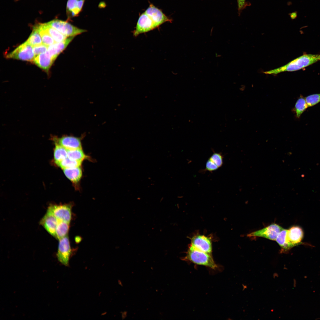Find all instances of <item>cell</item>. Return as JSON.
I'll return each mask as SVG.
<instances>
[{
	"label": "cell",
	"instance_id": "cell-29",
	"mask_svg": "<svg viewBox=\"0 0 320 320\" xmlns=\"http://www.w3.org/2000/svg\"><path fill=\"white\" fill-rule=\"evenodd\" d=\"M48 46L43 43L33 47V49L34 55L36 56L37 55L46 52L48 49Z\"/></svg>",
	"mask_w": 320,
	"mask_h": 320
},
{
	"label": "cell",
	"instance_id": "cell-7",
	"mask_svg": "<svg viewBox=\"0 0 320 320\" xmlns=\"http://www.w3.org/2000/svg\"><path fill=\"white\" fill-rule=\"evenodd\" d=\"M283 228L279 225L272 223L261 229L251 232L247 236L262 237L269 240L276 241L278 234Z\"/></svg>",
	"mask_w": 320,
	"mask_h": 320
},
{
	"label": "cell",
	"instance_id": "cell-20",
	"mask_svg": "<svg viewBox=\"0 0 320 320\" xmlns=\"http://www.w3.org/2000/svg\"><path fill=\"white\" fill-rule=\"evenodd\" d=\"M43 28L49 34L55 42L62 41L67 37L58 31L47 24V23L41 24Z\"/></svg>",
	"mask_w": 320,
	"mask_h": 320
},
{
	"label": "cell",
	"instance_id": "cell-9",
	"mask_svg": "<svg viewBox=\"0 0 320 320\" xmlns=\"http://www.w3.org/2000/svg\"><path fill=\"white\" fill-rule=\"evenodd\" d=\"M145 12L152 20L156 28L165 22L171 21L161 10L152 4H150Z\"/></svg>",
	"mask_w": 320,
	"mask_h": 320
},
{
	"label": "cell",
	"instance_id": "cell-1",
	"mask_svg": "<svg viewBox=\"0 0 320 320\" xmlns=\"http://www.w3.org/2000/svg\"><path fill=\"white\" fill-rule=\"evenodd\" d=\"M320 61V54H305L295 59L286 65L264 72L266 74H276L285 71H298Z\"/></svg>",
	"mask_w": 320,
	"mask_h": 320
},
{
	"label": "cell",
	"instance_id": "cell-8",
	"mask_svg": "<svg viewBox=\"0 0 320 320\" xmlns=\"http://www.w3.org/2000/svg\"><path fill=\"white\" fill-rule=\"evenodd\" d=\"M156 28L151 18L144 12L139 16L133 33L135 36Z\"/></svg>",
	"mask_w": 320,
	"mask_h": 320
},
{
	"label": "cell",
	"instance_id": "cell-4",
	"mask_svg": "<svg viewBox=\"0 0 320 320\" xmlns=\"http://www.w3.org/2000/svg\"><path fill=\"white\" fill-rule=\"evenodd\" d=\"M7 58L33 61L35 57L33 46L26 41L7 55Z\"/></svg>",
	"mask_w": 320,
	"mask_h": 320
},
{
	"label": "cell",
	"instance_id": "cell-24",
	"mask_svg": "<svg viewBox=\"0 0 320 320\" xmlns=\"http://www.w3.org/2000/svg\"><path fill=\"white\" fill-rule=\"evenodd\" d=\"M27 41L33 47L43 44L36 25L33 27V31Z\"/></svg>",
	"mask_w": 320,
	"mask_h": 320
},
{
	"label": "cell",
	"instance_id": "cell-26",
	"mask_svg": "<svg viewBox=\"0 0 320 320\" xmlns=\"http://www.w3.org/2000/svg\"><path fill=\"white\" fill-rule=\"evenodd\" d=\"M36 26L43 44L49 46L56 43L52 37L43 28L41 24Z\"/></svg>",
	"mask_w": 320,
	"mask_h": 320
},
{
	"label": "cell",
	"instance_id": "cell-16",
	"mask_svg": "<svg viewBox=\"0 0 320 320\" xmlns=\"http://www.w3.org/2000/svg\"><path fill=\"white\" fill-rule=\"evenodd\" d=\"M55 60L47 51L36 56L33 62L40 68L48 71Z\"/></svg>",
	"mask_w": 320,
	"mask_h": 320
},
{
	"label": "cell",
	"instance_id": "cell-10",
	"mask_svg": "<svg viewBox=\"0 0 320 320\" xmlns=\"http://www.w3.org/2000/svg\"><path fill=\"white\" fill-rule=\"evenodd\" d=\"M303 236V231L299 227L294 226L287 230L286 239L288 250L298 244Z\"/></svg>",
	"mask_w": 320,
	"mask_h": 320
},
{
	"label": "cell",
	"instance_id": "cell-28",
	"mask_svg": "<svg viewBox=\"0 0 320 320\" xmlns=\"http://www.w3.org/2000/svg\"><path fill=\"white\" fill-rule=\"evenodd\" d=\"M305 99L308 107H312L320 102V93L309 95Z\"/></svg>",
	"mask_w": 320,
	"mask_h": 320
},
{
	"label": "cell",
	"instance_id": "cell-19",
	"mask_svg": "<svg viewBox=\"0 0 320 320\" xmlns=\"http://www.w3.org/2000/svg\"><path fill=\"white\" fill-rule=\"evenodd\" d=\"M70 227V223L58 220L56 229L55 238L60 239L67 236Z\"/></svg>",
	"mask_w": 320,
	"mask_h": 320
},
{
	"label": "cell",
	"instance_id": "cell-12",
	"mask_svg": "<svg viewBox=\"0 0 320 320\" xmlns=\"http://www.w3.org/2000/svg\"><path fill=\"white\" fill-rule=\"evenodd\" d=\"M57 223V219L52 214L47 211L40 220L39 224L47 232L55 238L56 229Z\"/></svg>",
	"mask_w": 320,
	"mask_h": 320
},
{
	"label": "cell",
	"instance_id": "cell-22",
	"mask_svg": "<svg viewBox=\"0 0 320 320\" xmlns=\"http://www.w3.org/2000/svg\"><path fill=\"white\" fill-rule=\"evenodd\" d=\"M308 107L305 98L300 95L296 102L293 109L296 113V117L299 118Z\"/></svg>",
	"mask_w": 320,
	"mask_h": 320
},
{
	"label": "cell",
	"instance_id": "cell-25",
	"mask_svg": "<svg viewBox=\"0 0 320 320\" xmlns=\"http://www.w3.org/2000/svg\"><path fill=\"white\" fill-rule=\"evenodd\" d=\"M81 163V161L72 160L67 157L55 163L63 169L80 167Z\"/></svg>",
	"mask_w": 320,
	"mask_h": 320
},
{
	"label": "cell",
	"instance_id": "cell-27",
	"mask_svg": "<svg viewBox=\"0 0 320 320\" xmlns=\"http://www.w3.org/2000/svg\"><path fill=\"white\" fill-rule=\"evenodd\" d=\"M287 231V230L283 228L278 234L276 240L281 247V253H285L288 250L286 239Z\"/></svg>",
	"mask_w": 320,
	"mask_h": 320
},
{
	"label": "cell",
	"instance_id": "cell-13",
	"mask_svg": "<svg viewBox=\"0 0 320 320\" xmlns=\"http://www.w3.org/2000/svg\"><path fill=\"white\" fill-rule=\"evenodd\" d=\"M86 0H68L66 12L67 20L77 16L81 11Z\"/></svg>",
	"mask_w": 320,
	"mask_h": 320
},
{
	"label": "cell",
	"instance_id": "cell-5",
	"mask_svg": "<svg viewBox=\"0 0 320 320\" xmlns=\"http://www.w3.org/2000/svg\"><path fill=\"white\" fill-rule=\"evenodd\" d=\"M56 256L58 261L66 266H69V261L72 254L68 235L60 239Z\"/></svg>",
	"mask_w": 320,
	"mask_h": 320
},
{
	"label": "cell",
	"instance_id": "cell-15",
	"mask_svg": "<svg viewBox=\"0 0 320 320\" xmlns=\"http://www.w3.org/2000/svg\"><path fill=\"white\" fill-rule=\"evenodd\" d=\"M74 37H68L62 41L56 42L49 46L47 51L55 60L58 56L67 47Z\"/></svg>",
	"mask_w": 320,
	"mask_h": 320
},
{
	"label": "cell",
	"instance_id": "cell-18",
	"mask_svg": "<svg viewBox=\"0 0 320 320\" xmlns=\"http://www.w3.org/2000/svg\"><path fill=\"white\" fill-rule=\"evenodd\" d=\"M64 173L66 177L72 182L78 183L82 176V171L79 167L63 169Z\"/></svg>",
	"mask_w": 320,
	"mask_h": 320
},
{
	"label": "cell",
	"instance_id": "cell-11",
	"mask_svg": "<svg viewBox=\"0 0 320 320\" xmlns=\"http://www.w3.org/2000/svg\"><path fill=\"white\" fill-rule=\"evenodd\" d=\"M190 246L194 248L210 254L212 251V243L210 239L203 235H197L191 239Z\"/></svg>",
	"mask_w": 320,
	"mask_h": 320
},
{
	"label": "cell",
	"instance_id": "cell-17",
	"mask_svg": "<svg viewBox=\"0 0 320 320\" xmlns=\"http://www.w3.org/2000/svg\"><path fill=\"white\" fill-rule=\"evenodd\" d=\"M223 164V159L221 154L217 153H214L207 161L205 169L210 172L215 171L221 167Z\"/></svg>",
	"mask_w": 320,
	"mask_h": 320
},
{
	"label": "cell",
	"instance_id": "cell-2",
	"mask_svg": "<svg viewBox=\"0 0 320 320\" xmlns=\"http://www.w3.org/2000/svg\"><path fill=\"white\" fill-rule=\"evenodd\" d=\"M210 254L196 249L190 245L185 259L194 264L216 269L217 265Z\"/></svg>",
	"mask_w": 320,
	"mask_h": 320
},
{
	"label": "cell",
	"instance_id": "cell-23",
	"mask_svg": "<svg viewBox=\"0 0 320 320\" xmlns=\"http://www.w3.org/2000/svg\"><path fill=\"white\" fill-rule=\"evenodd\" d=\"M67 150L68 157L71 159L82 162L87 157L82 148L67 149Z\"/></svg>",
	"mask_w": 320,
	"mask_h": 320
},
{
	"label": "cell",
	"instance_id": "cell-30",
	"mask_svg": "<svg viewBox=\"0 0 320 320\" xmlns=\"http://www.w3.org/2000/svg\"><path fill=\"white\" fill-rule=\"evenodd\" d=\"M238 7L240 10L243 8L245 5V0H237Z\"/></svg>",
	"mask_w": 320,
	"mask_h": 320
},
{
	"label": "cell",
	"instance_id": "cell-3",
	"mask_svg": "<svg viewBox=\"0 0 320 320\" xmlns=\"http://www.w3.org/2000/svg\"><path fill=\"white\" fill-rule=\"evenodd\" d=\"M47 23L67 37H75L87 31L73 25L67 21L56 19Z\"/></svg>",
	"mask_w": 320,
	"mask_h": 320
},
{
	"label": "cell",
	"instance_id": "cell-14",
	"mask_svg": "<svg viewBox=\"0 0 320 320\" xmlns=\"http://www.w3.org/2000/svg\"><path fill=\"white\" fill-rule=\"evenodd\" d=\"M55 142L67 149L82 148L80 138L73 136H64L55 139Z\"/></svg>",
	"mask_w": 320,
	"mask_h": 320
},
{
	"label": "cell",
	"instance_id": "cell-6",
	"mask_svg": "<svg viewBox=\"0 0 320 320\" xmlns=\"http://www.w3.org/2000/svg\"><path fill=\"white\" fill-rule=\"evenodd\" d=\"M71 204L50 205L47 211L53 215L58 220L70 222L72 218Z\"/></svg>",
	"mask_w": 320,
	"mask_h": 320
},
{
	"label": "cell",
	"instance_id": "cell-21",
	"mask_svg": "<svg viewBox=\"0 0 320 320\" xmlns=\"http://www.w3.org/2000/svg\"><path fill=\"white\" fill-rule=\"evenodd\" d=\"M54 154L55 161L56 163L68 157V150L65 148L55 143Z\"/></svg>",
	"mask_w": 320,
	"mask_h": 320
}]
</instances>
